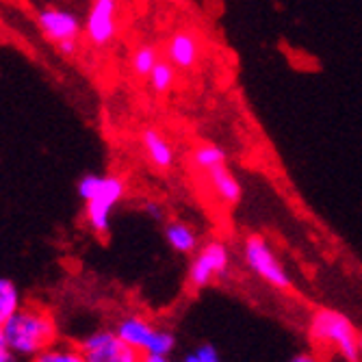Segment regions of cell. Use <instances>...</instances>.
I'll return each mask as SVG.
<instances>
[{
    "instance_id": "cell-3",
    "label": "cell",
    "mask_w": 362,
    "mask_h": 362,
    "mask_svg": "<svg viewBox=\"0 0 362 362\" xmlns=\"http://www.w3.org/2000/svg\"><path fill=\"white\" fill-rule=\"evenodd\" d=\"M308 337L317 347L334 349L347 362L362 360L360 349H358L360 334L356 332L354 323L339 310H332V308L315 310L308 323Z\"/></svg>"
},
{
    "instance_id": "cell-12",
    "label": "cell",
    "mask_w": 362,
    "mask_h": 362,
    "mask_svg": "<svg viewBox=\"0 0 362 362\" xmlns=\"http://www.w3.org/2000/svg\"><path fill=\"white\" fill-rule=\"evenodd\" d=\"M141 146L144 152L148 156V160L156 170H172L174 163H176V152L172 148V144L163 137L156 128H146L141 133Z\"/></svg>"
},
{
    "instance_id": "cell-11",
    "label": "cell",
    "mask_w": 362,
    "mask_h": 362,
    "mask_svg": "<svg viewBox=\"0 0 362 362\" xmlns=\"http://www.w3.org/2000/svg\"><path fill=\"white\" fill-rule=\"evenodd\" d=\"M206 174V180L213 189V193L219 197V200L228 206H235L241 202V197H243V187L239 182V178L228 170V165L223 163V165H217Z\"/></svg>"
},
{
    "instance_id": "cell-18",
    "label": "cell",
    "mask_w": 362,
    "mask_h": 362,
    "mask_svg": "<svg viewBox=\"0 0 362 362\" xmlns=\"http://www.w3.org/2000/svg\"><path fill=\"white\" fill-rule=\"evenodd\" d=\"M158 61H160V54L154 46H139L133 52V57H130V70H133L135 76L148 78Z\"/></svg>"
},
{
    "instance_id": "cell-5",
    "label": "cell",
    "mask_w": 362,
    "mask_h": 362,
    "mask_svg": "<svg viewBox=\"0 0 362 362\" xmlns=\"http://www.w3.org/2000/svg\"><path fill=\"white\" fill-rule=\"evenodd\" d=\"M230 269V250L223 241H209L204 247H197L189 272L187 286L191 291H202L211 286L217 278H223Z\"/></svg>"
},
{
    "instance_id": "cell-15",
    "label": "cell",
    "mask_w": 362,
    "mask_h": 362,
    "mask_svg": "<svg viewBox=\"0 0 362 362\" xmlns=\"http://www.w3.org/2000/svg\"><path fill=\"white\" fill-rule=\"evenodd\" d=\"M226 150H221L219 146H213V144H202L197 146L193 152H191V165L200 172H209L217 165H223L226 163Z\"/></svg>"
},
{
    "instance_id": "cell-14",
    "label": "cell",
    "mask_w": 362,
    "mask_h": 362,
    "mask_svg": "<svg viewBox=\"0 0 362 362\" xmlns=\"http://www.w3.org/2000/svg\"><path fill=\"white\" fill-rule=\"evenodd\" d=\"M176 349V334L172 330H158L150 347L141 354V362H168Z\"/></svg>"
},
{
    "instance_id": "cell-9",
    "label": "cell",
    "mask_w": 362,
    "mask_h": 362,
    "mask_svg": "<svg viewBox=\"0 0 362 362\" xmlns=\"http://www.w3.org/2000/svg\"><path fill=\"white\" fill-rule=\"evenodd\" d=\"M200 54H202L200 40H197V35L191 30L174 33L168 42V46H165V59L172 61L178 70L195 68V63L200 61Z\"/></svg>"
},
{
    "instance_id": "cell-1",
    "label": "cell",
    "mask_w": 362,
    "mask_h": 362,
    "mask_svg": "<svg viewBox=\"0 0 362 362\" xmlns=\"http://www.w3.org/2000/svg\"><path fill=\"white\" fill-rule=\"evenodd\" d=\"M9 349L16 360H37L42 351L59 341V327L52 313L42 304H22L3 325Z\"/></svg>"
},
{
    "instance_id": "cell-7",
    "label": "cell",
    "mask_w": 362,
    "mask_h": 362,
    "mask_svg": "<svg viewBox=\"0 0 362 362\" xmlns=\"http://www.w3.org/2000/svg\"><path fill=\"white\" fill-rule=\"evenodd\" d=\"M85 362H141V351L126 345L115 330H98L78 343Z\"/></svg>"
},
{
    "instance_id": "cell-21",
    "label": "cell",
    "mask_w": 362,
    "mask_h": 362,
    "mask_svg": "<svg viewBox=\"0 0 362 362\" xmlns=\"http://www.w3.org/2000/svg\"><path fill=\"white\" fill-rule=\"evenodd\" d=\"M13 360H16V356H13V351L9 349L5 330H3V325H0V362H13Z\"/></svg>"
},
{
    "instance_id": "cell-8",
    "label": "cell",
    "mask_w": 362,
    "mask_h": 362,
    "mask_svg": "<svg viewBox=\"0 0 362 362\" xmlns=\"http://www.w3.org/2000/svg\"><path fill=\"white\" fill-rule=\"evenodd\" d=\"M87 42L95 48L109 46L117 35V0H93L85 20Z\"/></svg>"
},
{
    "instance_id": "cell-2",
    "label": "cell",
    "mask_w": 362,
    "mask_h": 362,
    "mask_svg": "<svg viewBox=\"0 0 362 362\" xmlns=\"http://www.w3.org/2000/svg\"><path fill=\"white\" fill-rule=\"evenodd\" d=\"M78 195L85 202V219L91 233L105 237L111 228L113 209L124 200L126 182L119 176L87 174L78 180Z\"/></svg>"
},
{
    "instance_id": "cell-17",
    "label": "cell",
    "mask_w": 362,
    "mask_h": 362,
    "mask_svg": "<svg viewBox=\"0 0 362 362\" xmlns=\"http://www.w3.org/2000/svg\"><path fill=\"white\" fill-rule=\"evenodd\" d=\"M176 65L172 63V61H168V59H160L156 65H154V70L150 72V76H148V83H150V87L156 91V93H168L172 87H174V83H176Z\"/></svg>"
},
{
    "instance_id": "cell-22",
    "label": "cell",
    "mask_w": 362,
    "mask_h": 362,
    "mask_svg": "<svg viewBox=\"0 0 362 362\" xmlns=\"http://www.w3.org/2000/svg\"><path fill=\"white\" fill-rule=\"evenodd\" d=\"M144 213L150 215V217H154V219H160L163 217V209H160L158 202H146L144 204Z\"/></svg>"
},
{
    "instance_id": "cell-16",
    "label": "cell",
    "mask_w": 362,
    "mask_h": 362,
    "mask_svg": "<svg viewBox=\"0 0 362 362\" xmlns=\"http://www.w3.org/2000/svg\"><path fill=\"white\" fill-rule=\"evenodd\" d=\"M22 304L24 302L18 286L7 278H0V325H5Z\"/></svg>"
},
{
    "instance_id": "cell-10",
    "label": "cell",
    "mask_w": 362,
    "mask_h": 362,
    "mask_svg": "<svg viewBox=\"0 0 362 362\" xmlns=\"http://www.w3.org/2000/svg\"><path fill=\"white\" fill-rule=\"evenodd\" d=\"M115 332L119 334V339L126 345H130L133 349L144 354L150 347V343H152V339L156 334V327L150 321H146L144 317H139V315H130V317H124L115 325Z\"/></svg>"
},
{
    "instance_id": "cell-13",
    "label": "cell",
    "mask_w": 362,
    "mask_h": 362,
    "mask_svg": "<svg viewBox=\"0 0 362 362\" xmlns=\"http://www.w3.org/2000/svg\"><path fill=\"white\" fill-rule=\"evenodd\" d=\"M165 241H168V245L174 250V252H178V254H195L197 252V247H200V243H197V235H195V230L189 226V223H185V221H178V219H174V221H168L165 223Z\"/></svg>"
},
{
    "instance_id": "cell-23",
    "label": "cell",
    "mask_w": 362,
    "mask_h": 362,
    "mask_svg": "<svg viewBox=\"0 0 362 362\" xmlns=\"http://www.w3.org/2000/svg\"><path fill=\"white\" fill-rule=\"evenodd\" d=\"M317 358L313 354H298V356H293V362H315Z\"/></svg>"
},
{
    "instance_id": "cell-20",
    "label": "cell",
    "mask_w": 362,
    "mask_h": 362,
    "mask_svg": "<svg viewBox=\"0 0 362 362\" xmlns=\"http://www.w3.org/2000/svg\"><path fill=\"white\" fill-rule=\"evenodd\" d=\"M182 360L185 362H219L221 354L213 343H202V345H197L193 351H189Z\"/></svg>"
},
{
    "instance_id": "cell-19",
    "label": "cell",
    "mask_w": 362,
    "mask_h": 362,
    "mask_svg": "<svg viewBox=\"0 0 362 362\" xmlns=\"http://www.w3.org/2000/svg\"><path fill=\"white\" fill-rule=\"evenodd\" d=\"M37 360L40 362H85L78 349V343L74 345V343H61V341H57L46 351H42Z\"/></svg>"
},
{
    "instance_id": "cell-4",
    "label": "cell",
    "mask_w": 362,
    "mask_h": 362,
    "mask_svg": "<svg viewBox=\"0 0 362 362\" xmlns=\"http://www.w3.org/2000/svg\"><path fill=\"white\" fill-rule=\"evenodd\" d=\"M243 256L247 267L265 280L269 286H274L276 291H291L293 282L291 276L286 274V269L282 267L280 258L274 254L269 241L262 235H250L243 243Z\"/></svg>"
},
{
    "instance_id": "cell-24",
    "label": "cell",
    "mask_w": 362,
    "mask_h": 362,
    "mask_svg": "<svg viewBox=\"0 0 362 362\" xmlns=\"http://www.w3.org/2000/svg\"><path fill=\"white\" fill-rule=\"evenodd\" d=\"M358 349H360V358H362V334H360V341H358Z\"/></svg>"
},
{
    "instance_id": "cell-6",
    "label": "cell",
    "mask_w": 362,
    "mask_h": 362,
    "mask_svg": "<svg viewBox=\"0 0 362 362\" xmlns=\"http://www.w3.org/2000/svg\"><path fill=\"white\" fill-rule=\"evenodd\" d=\"M37 26L44 33V37L52 42L61 54L72 57L78 50V37L83 33V24L78 16L65 9L48 7L37 13Z\"/></svg>"
}]
</instances>
